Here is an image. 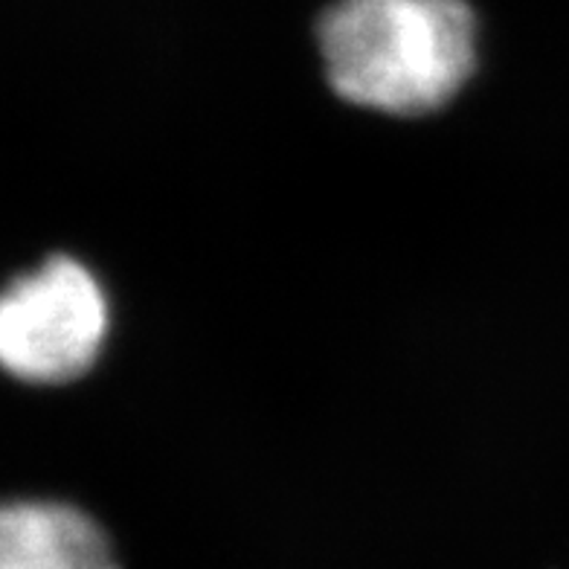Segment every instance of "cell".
I'll use <instances>...</instances> for the list:
<instances>
[{
  "label": "cell",
  "instance_id": "obj_1",
  "mask_svg": "<svg viewBox=\"0 0 569 569\" xmlns=\"http://www.w3.org/2000/svg\"><path fill=\"white\" fill-rule=\"evenodd\" d=\"M317 41L335 93L392 117L439 111L477 68V18L465 0H338Z\"/></svg>",
  "mask_w": 569,
  "mask_h": 569
},
{
  "label": "cell",
  "instance_id": "obj_3",
  "mask_svg": "<svg viewBox=\"0 0 569 569\" xmlns=\"http://www.w3.org/2000/svg\"><path fill=\"white\" fill-rule=\"evenodd\" d=\"M0 569H120L102 526L64 502L23 500L0 515Z\"/></svg>",
  "mask_w": 569,
  "mask_h": 569
},
{
  "label": "cell",
  "instance_id": "obj_2",
  "mask_svg": "<svg viewBox=\"0 0 569 569\" xmlns=\"http://www.w3.org/2000/svg\"><path fill=\"white\" fill-rule=\"evenodd\" d=\"M108 322L97 277L70 256H53L9 284L0 302L3 367L21 381H73L99 358Z\"/></svg>",
  "mask_w": 569,
  "mask_h": 569
}]
</instances>
